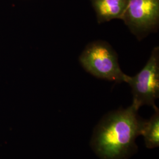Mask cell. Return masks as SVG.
I'll return each mask as SVG.
<instances>
[{"label": "cell", "instance_id": "4", "mask_svg": "<svg viewBox=\"0 0 159 159\" xmlns=\"http://www.w3.org/2000/svg\"><path fill=\"white\" fill-rule=\"evenodd\" d=\"M121 20L140 40L158 28L159 0H129Z\"/></svg>", "mask_w": 159, "mask_h": 159}, {"label": "cell", "instance_id": "6", "mask_svg": "<svg viewBox=\"0 0 159 159\" xmlns=\"http://www.w3.org/2000/svg\"><path fill=\"white\" fill-rule=\"evenodd\" d=\"M153 108L154 113L150 119L145 121L142 133L148 148H157L159 145V110L156 106Z\"/></svg>", "mask_w": 159, "mask_h": 159}, {"label": "cell", "instance_id": "2", "mask_svg": "<svg viewBox=\"0 0 159 159\" xmlns=\"http://www.w3.org/2000/svg\"><path fill=\"white\" fill-rule=\"evenodd\" d=\"M79 60L85 71L98 79L125 83L129 77L121 70L116 51L105 41H96L88 44Z\"/></svg>", "mask_w": 159, "mask_h": 159}, {"label": "cell", "instance_id": "3", "mask_svg": "<svg viewBox=\"0 0 159 159\" xmlns=\"http://www.w3.org/2000/svg\"><path fill=\"white\" fill-rule=\"evenodd\" d=\"M131 88L133 104L138 108L144 105L156 106L159 97V48L152 50L142 70L134 77L129 76L126 82Z\"/></svg>", "mask_w": 159, "mask_h": 159}, {"label": "cell", "instance_id": "5", "mask_svg": "<svg viewBox=\"0 0 159 159\" xmlns=\"http://www.w3.org/2000/svg\"><path fill=\"white\" fill-rule=\"evenodd\" d=\"M129 0H91L98 23L121 19Z\"/></svg>", "mask_w": 159, "mask_h": 159}, {"label": "cell", "instance_id": "1", "mask_svg": "<svg viewBox=\"0 0 159 159\" xmlns=\"http://www.w3.org/2000/svg\"><path fill=\"white\" fill-rule=\"evenodd\" d=\"M133 103L106 114L97 125L91 148L101 159H127L137 150L136 140L145 123Z\"/></svg>", "mask_w": 159, "mask_h": 159}]
</instances>
